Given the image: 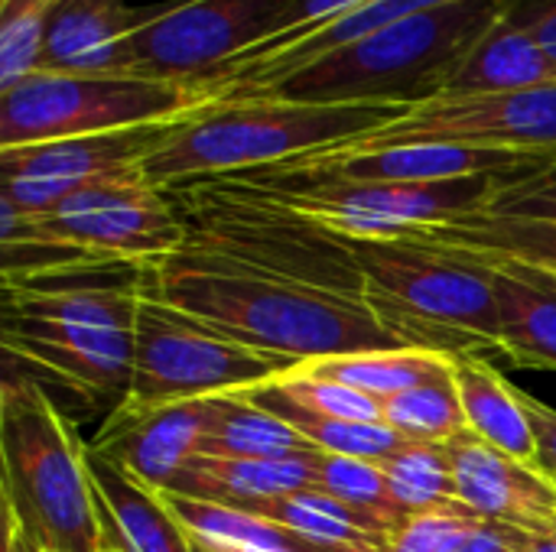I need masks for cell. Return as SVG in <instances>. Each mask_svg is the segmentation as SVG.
Wrapping results in <instances>:
<instances>
[{"label":"cell","mask_w":556,"mask_h":552,"mask_svg":"<svg viewBox=\"0 0 556 552\" xmlns=\"http://www.w3.org/2000/svg\"><path fill=\"white\" fill-rule=\"evenodd\" d=\"M150 264H91L7 280L0 309L3 358L26 374L117 407L134 374L137 309Z\"/></svg>","instance_id":"cell-1"},{"label":"cell","mask_w":556,"mask_h":552,"mask_svg":"<svg viewBox=\"0 0 556 552\" xmlns=\"http://www.w3.org/2000/svg\"><path fill=\"white\" fill-rule=\"evenodd\" d=\"M147 290L222 338L293 364L407 348L365 303L303 290L195 247L150 264Z\"/></svg>","instance_id":"cell-2"},{"label":"cell","mask_w":556,"mask_h":552,"mask_svg":"<svg viewBox=\"0 0 556 552\" xmlns=\"http://www.w3.org/2000/svg\"><path fill=\"white\" fill-rule=\"evenodd\" d=\"M505 10L508 0L443 3L235 98L417 107L443 94L459 62Z\"/></svg>","instance_id":"cell-3"},{"label":"cell","mask_w":556,"mask_h":552,"mask_svg":"<svg viewBox=\"0 0 556 552\" xmlns=\"http://www.w3.org/2000/svg\"><path fill=\"white\" fill-rule=\"evenodd\" d=\"M407 111L394 104H300L277 98L208 101L186 114L176 133L143 159L140 176L156 189H179L267 169L345 146Z\"/></svg>","instance_id":"cell-4"},{"label":"cell","mask_w":556,"mask_h":552,"mask_svg":"<svg viewBox=\"0 0 556 552\" xmlns=\"http://www.w3.org/2000/svg\"><path fill=\"white\" fill-rule=\"evenodd\" d=\"M0 478L3 508L42 550H104L88 446L55 397L13 364L0 387Z\"/></svg>","instance_id":"cell-5"},{"label":"cell","mask_w":556,"mask_h":552,"mask_svg":"<svg viewBox=\"0 0 556 552\" xmlns=\"http://www.w3.org/2000/svg\"><path fill=\"white\" fill-rule=\"evenodd\" d=\"M365 277V306L407 348L446 355L502 351L492 267L417 238H349Z\"/></svg>","instance_id":"cell-6"},{"label":"cell","mask_w":556,"mask_h":552,"mask_svg":"<svg viewBox=\"0 0 556 552\" xmlns=\"http://www.w3.org/2000/svg\"><path fill=\"white\" fill-rule=\"evenodd\" d=\"M166 192L186 224L182 247L225 257L303 290L365 303V277L345 234L225 179Z\"/></svg>","instance_id":"cell-7"},{"label":"cell","mask_w":556,"mask_h":552,"mask_svg":"<svg viewBox=\"0 0 556 552\" xmlns=\"http://www.w3.org/2000/svg\"><path fill=\"white\" fill-rule=\"evenodd\" d=\"M0 244L68 247L94 264H156L186 244L182 215L140 169L94 179L49 215H23L0 198Z\"/></svg>","instance_id":"cell-8"},{"label":"cell","mask_w":556,"mask_h":552,"mask_svg":"<svg viewBox=\"0 0 556 552\" xmlns=\"http://www.w3.org/2000/svg\"><path fill=\"white\" fill-rule=\"evenodd\" d=\"M212 98L186 81L147 75L33 72L0 91V150L114 133L186 117Z\"/></svg>","instance_id":"cell-9"},{"label":"cell","mask_w":556,"mask_h":552,"mask_svg":"<svg viewBox=\"0 0 556 552\" xmlns=\"http://www.w3.org/2000/svg\"><path fill=\"white\" fill-rule=\"evenodd\" d=\"M290 368L296 364L228 342L218 332L195 322L192 316L166 306L150 290H143L137 309L134 374L124 400L130 403L199 400L212 394L257 387Z\"/></svg>","instance_id":"cell-10"},{"label":"cell","mask_w":556,"mask_h":552,"mask_svg":"<svg viewBox=\"0 0 556 552\" xmlns=\"http://www.w3.org/2000/svg\"><path fill=\"white\" fill-rule=\"evenodd\" d=\"M290 0H182L150 10L130 36L134 72L202 88L261 46Z\"/></svg>","instance_id":"cell-11"},{"label":"cell","mask_w":556,"mask_h":552,"mask_svg":"<svg viewBox=\"0 0 556 552\" xmlns=\"http://www.w3.org/2000/svg\"><path fill=\"white\" fill-rule=\"evenodd\" d=\"M397 143H459L485 150L556 153V81L505 94L433 98L378 127L375 133L319 153H355Z\"/></svg>","instance_id":"cell-12"},{"label":"cell","mask_w":556,"mask_h":552,"mask_svg":"<svg viewBox=\"0 0 556 552\" xmlns=\"http://www.w3.org/2000/svg\"><path fill=\"white\" fill-rule=\"evenodd\" d=\"M179 124L182 117L127 127L114 133H91V137L0 150V176H3L0 198L23 215H49L59 202H65L81 185L114 172L140 169L143 159L156 146H163Z\"/></svg>","instance_id":"cell-13"},{"label":"cell","mask_w":556,"mask_h":552,"mask_svg":"<svg viewBox=\"0 0 556 552\" xmlns=\"http://www.w3.org/2000/svg\"><path fill=\"white\" fill-rule=\"evenodd\" d=\"M205 420V397L176 403H130L111 407L104 426L88 442L91 452L124 468L153 491H169L186 462L199 452Z\"/></svg>","instance_id":"cell-14"},{"label":"cell","mask_w":556,"mask_h":552,"mask_svg":"<svg viewBox=\"0 0 556 552\" xmlns=\"http://www.w3.org/2000/svg\"><path fill=\"white\" fill-rule=\"evenodd\" d=\"M551 153H518V150H485V146H459V143H397L378 150L355 153H309L290 163L287 169H309L355 182H453L472 176H508L515 169H528L544 163Z\"/></svg>","instance_id":"cell-15"},{"label":"cell","mask_w":556,"mask_h":552,"mask_svg":"<svg viewBox=\"0 0 556 552\" xmlns=\"http://www.w3.org/2000/svg\"><path fill=\"white\" fill-rule=\"evenodd\" d=\"M446 455L456 475V501L485 521L521 530L551 527L556 521V482L538 465H525L472 429L450 439Z\"/></svg>","instance_id":"cell-16"},{"label":"cell","mask_w":556,"mask_h":552,"mask_svg":"<svg viewBox=\"0 0 556 552\" xmlns=\"http://www.w3.org/2000/svg\"><path fill=\"white\" fill-rule=\"evenodd\" d=\"M143 16L121 0H59L46 26L39 72L137 75L130 36Z\"/></svg>","instance_id":"cell-17"},{"label":"cell","mask_w":556,"mask_h":552,"mask_svg":"<svg viewBox=\"0 0 556 552\" xmlns=\"http://www.w3.org/2000/svg\"><path fill=\"white\" fill-rule=\"evenodd\" d=\"M88 475L104 524V543L121 552H195L186 527L166 508L160 491L140 485L91 449Z\"/></svg>","instance_id":"cell-18"},{"label":"cell","mask_w":556,"mask_h":552,"mask_svg":"<svg viewBox=\"0 0 556 552\" xmlns=\"http://www.w3.org/2000/svg\"><path fill=\"white\" fill-rule=\"evenodd\" d=\"M443 3H456V0H368V3H362L358 10H352V13L332 20L329 26H323V29H316V33L296 39L293 46H287V49H280V52H274V55L254 62V65L241 68V72H235V75H225V78L205 85L202 91H205L212 101H222V98H235V94L254 91V88L270 85V81H277V78H283V75H290V72H296V68H303V65H309V62L329 55V52H339V49H345V46H352V42H358V39H368V36H375V33H381V29H388V26L407 20V16L427 13V10L443 7Z\"/></svg>","instance_id":"cell-19"},{"label":"cell","mask_w":556,"mask_h":552,"mask_svg":"<svg viewBox=\"0 0 556 552\" xmlns=\"http://www.w3.org/2000/svg\"><path fill=\"white\" fill-rule=\"evenodd\" d=\"M482 260L492 267L502 355L518 368L556 371V286L541 270Z\"/></svg>","instance_id":"cell-20"},{"label":"cell","mask_w":556,"mask_h":552,"mask_svg":"<svg viewBox=\"0 0 556 552\" xmlns=\"http://www.w3.org/2000/svg\"><path fill=\"white\" fill-rule=\"evenodd\" d=\"M316 455V452H313ZM313 455L303 459H218L192 455L169 485V495L244 508L267 498H283L313 488ZM163 495V491H160Z\"/></svg>","instance_id":"cell-21"},{"label":"cell","mask_w":556,"mask_h":552,"mask_svg":"<svg viewBox=\"0 0 556 552\" xmlns=\"http://www.w3.org/2000/svg\"><path fill=\"white\" fill-rule=\"evenodd\" d=\"M453 381H456L469 429L489 446H495L498 452L541 468L538 439L525 413L521 390L508 384L502 371L492 368V361L482 355H456Z\"/></svg>","instance_id":"cell-22"},{"label":"cell","mask_w":556,"mask_h":552,"mask_svg":"<svg viewBox=\"0 0 556 552\" xmlns=\"http://www.w3.org/2000/svg\"><path fill=\"white\" fill-rule=\"evenodd\" d=\"M556 81L554 62L544 49L505 16L469 49L440 98H469V94H505Z\"/></svg>","instance_id":"cell-23"},{"label":"cell","mask_w":556,"mask_h":552,"mask_svg":"<svg viewBox=\"0 0 556 552\" xmlns=\"http://www.w3.org/2000/svg\"><path fill=\"white\" fill-rule=\"evenodd\" d=\"M316 449L283 420L251 403L241 390L205 397L195 455L218 459H303Z\"/></svg>","instance_id":"cell-24"},{"label":"cell","mask_w":556,"mask_h":552,"mask_svg":"<svg viewBox=\"0 0 556 552\" xmlns=\"http://www.w3.org/2000/svg\"><path fill=\"white\" fill-rule=\"evenodd\" d=\"M407 238L502 260V264H521V267L556 273V221L472 211L450 224H437Z\"/></svg>","instance_id":"cell-25"},{"label":"cell","mask_w":556,"mask_h":552,"mask_svg":"<svg viewBox=\"0 0 556 552\" xmlns=\"http://www.w3.org/2000/svg\"><path fill=\"white\" fill-rule=\"evenodd\" d=\"M254 517H267L326 550L336 552H384L388 537L394 534L388 524L371 521L352 508H345L342 501L323 495V491H296V495H283V498H267V501H254L244 508H235Z\"/></svg>","instance_id":"cell-26"},{"label":"cell","mask_w":556,"mask_h":552,"mask_svg":"<svg viewBox=\"0 0 556 552\" xmlns=\"http://www.w3.org/2000/svg\"><path fill=\"white\" fill-rule=\"evenodd\" d=\"M453 361H456V355L433 351V348H381V351L319 358V361H306L300 368H306L309 374L339 381L345 387H355L381 403V400L407 394L420 384H430L437 377H450Z\"/></svg>","instance_id":"cell-27"},{"label":"cell","mask_w":556,"mask_h":552,"mask_svg":"<svg viewBox=\"0 0 556 552\" xmlns=\"http://www.w3.org/2000/svg\"><path fill=\"white\" fill-rule=\"evenodd\" d=\"M381 423L401 433L407 442L424 446H446L450 439L469 429L453 374L381 400Z\"/></svg>","instance_id":"cell-28"},{"label":"cell","mask_w":556,"mask_h":552,"mask_svg":"<svg viewBox=\"0 0 556 552\" xmlns=\"http://www.w3.org/2000/svg\"><path fill=\"white\" fill-rule=\"evenodd\" d=\"M313 491H323V495L342 501L345 508L388 524L391 530H397L407 521L388 488L381 462L316 452L313 455Z\"/></svg>","instance_id":"cell-29"},{"label":"cell","mask_w":556,"mask_h":552,"mask_svg":"<svg viewBox=\"0 0 556 552\" xmlns=\"http://www.w3.org/2000/svg\"><path fill=\"white\" fill-rule=\"evenodd\" d=\"M388 488L404 517L456 501V475L443 446L407 442L381 462Z\"/></svg>","instance_id":"cell-30"},{"label":"cell","mask_w":556,"mask_h":552,"mask_svg":"<svg viewBox=\"0 0 556 552\" xmlns=\"http://www.w3.org/2000/svg\"><path fill=\"white\" fill-rule=\"evenodd\" d=\"M287 426H293L316 452L329 455H349V459H368V462H384L397 449L407 446L401 433H394L384 423H345V420H323L293 407H264Z\"/></svg>","instance_id":"cell-31"},{"label":"cell","mask_w":556,"mask_h":552,"mask_svg":"<svg viewBox=\"0 0 556 552\" xmlns=\"http://www.w3.org/2000/svg\"><path fill=\"white\" fill-rule=\"evenodd\" d=\"M59 0H3L0 3V91L39 72L46 26Z\"/></svg>","instance_id":"cell-32"},{"label":"cell","mask_w":556,"mask_h":552,"mask_svg":"<svg viewBox=\"0 0 556 552\" xmlns=\"http://www.w3.org/2000/svg\"><path fill=\"white\" fill-rule=\"evenodd\" d=\"M362 3H368V0H290V7H287V10L280 13V20L274 23L270 36H267L261 46H254V49L241 52L238 59H231V62H228L215 78H208L205 85H212V81H218V78H225V75H235V72H241V68H248V65H254V62H261V59H267V55H274V52H280V49H287V46H293L296 39H303V36H309V33L329 26L332 20H339V16H345V13L358 10ZM205 85H202V88H205Z\"/></svg>","instance_id":"cell-33"},{"label":"cell","mask_w":556,"mask_h":552,"mask_svg":"<svg viewBox=\"0 0 556 552\" xmlns=\"http://www.w3.org/2000/svg\"><path fill=\"white\" fill-rule=\"evenodd\" d=\"M482 211L485 215H505V218L556 221V153H551L538 166L498 176Z\"/></svg>","instance_id":"cell-34"},{"label":"cell","mask_w":556,"mask_h":552,"mask_svg":"<svg viewBox=\"0 0 556 552\" xmlns=\"http://www.w3.org/2000/svg\"><path fill=\"white\" fill-rule=\"evenodd\" d=\"M479 521L476 511L453 501L424 514H410L391 537L384 552H450Z\"/></svg>","instance_id":"cell-35"},{"label":"cell","mask_w":556,"mask_h":552,"mask_svg":"<svg viewBox=\"0 0 556 552\" xmlns=\"http://www.w3.org/2000/svg\"><path fill=\"white\" fill-rule=\"evenodd\" d=\"M505 20L521 26L556 68V0H508Z\"/></svg>","instance_id":"cell-36"},{"label":"cell","mask_w":556,"mask_h":552,"mask_svg":"<svg viewBox=\"0 0 556 552\" xmlns=\"http://www.w3.org/2000/svg\"><path fill=\"white\" fill-rule=\"evenodd\" d=\"M521 403H525V413H528L534 439H538V462L547 475H556V410L547 407L544 400L531 397L528 390H521Z\"/></svg>","instance_id":"cell-37"},{"label":"cell","mask_w":556,"mask_h":552,"mask_svg":"<svg viewBox=\"0 0 556 552\" xmlns=\"http://www.w3.org/2000/svg\"><path fill=\"white\" fill-rule=\"evenodd\" d=\"M521 527L498 524V521H479L450 552H515L521 540Z\"/></svg>","instance_id":"cell-38"},{"label":"cell","mask_w":556,"mask_h":552,"mask_svg":"<svg viewBox=\"0 0 556 552\" xmlns=\"http://www.w3.org/2000/svg\"><path fill=\"white\" fill-rule=\"evenodd\" d=\"M3 552H42L36 540H29L20 527V521L3 508Z\"/></svg>","instance_id":"cell-39"},{"label":"cell","mask_w":556,"mask_h":552,"mask_svg":"<svg viewBox=\"0 0 556 552\" xmlns=\"http://www.w3.org/2000/svg\"><path fill=\"white\" fill-rule=\"evenodd\" d=\"M515 552H556V524L538 527V530H525Z\"/></svg>","instance_id":"cell-40"},{"label":"cell","mask_w":556,"mask_h":552,"mask_svg":"<svg viewBox=\"0 0 556 552\" xmlns=\"http://www.w3.org/2000/svg\"><path fill=\"white\" fill-rule=\"evenodd\" d=\"M195 552H283L264 550V547H238V543H212V540H192Z\"/></svg>","instance_id":"cell-41"},{"label":"cell","mask_w":556,"mask_h":552,"mask_svg":"<svg viewBox=\"0 0 556 552\" xmlns=\"http://www.w3.org/2000/svg\"><path fill=\"white\" fill-rule=\"evenodd\" d=\"M531 270H534V267H531ZM541 273H544V277H547V280L556 286V273H547V270H541Z\"/></svg>","instance_id":"cell-42"},{"label":"cell","mask_w":556,"mask_h":552,"mask_svg":"<svg viewBox=\"0 0 556 552\" xmlns=\"http://www.w3.org/2000/svg\"><path fill=\"white\" fill-rule=\"evenodd\" d=\"M101 552H121V550H117V547H111V543H104V550Z\"/></svg>","instance_id":"cell-43"},{"label":"cell","mask_w":556,"mask_h":552,"mask_svg":"<svg viewBox=\"0 0 556 552\" xmlns=\"http://www.w3.org/2000/svg\"><path fill=\"white\" fill-rule=\"evenodd\" d=\"M39 550H42V547H39ZM42 552H52V550H42Z\"/></svg>","instance_id":"cell-44"},{"label":"cell","mask_w":556,"mask_h":552,"mask_svg":"<svg viewBox=\"0 0 556 552\" xmlns=\"http://www.w3.org/2000/svg\"><path fill=\"white\" fill-rule=\"evenodd\" d=\"M551 478H554V482H556V475H551Z\"/></svg>","instance_id":"cell-45"},{"label":"cell","mask_w":556,"mask_h":552,"mask_svg":"<svg viewBox=\"0 0 556 552\" xmlns=\"http://www.w3.org/2000/svg\"><path fill=\"white\" fill-rule=\"evenodd\" d=\"M0 552H3V550H0Z\"/></svg>","instance_id":"cell-46"},{"label":"cell","mask_w":556,"mask_h":552,"mask_svg":"<svg viewBox=\"0 0 556 552\" xmlns=\"http://www.w3.org/2000/svg\"><path fill=\"white\" fill-rule=\"evenodd\" d=\"M554 524H556V521H554Z\"/></svg>","instance_id":"cell-47"}]
</instances>
